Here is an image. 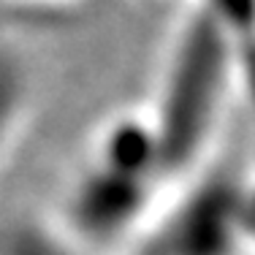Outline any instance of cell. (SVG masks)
<instances>
[{
  "instance_id": "1",
  "label": "cell",
  "mask_w": 255,
  "mask_h": 255,
  "mask_svg": "<svg viewBox=\"0 0 255 255\" xmlns=\"http://www.w3.org/2000/svg\"><path fill=\"white\" fill-rule=\"evenodd\" d=\"M234 98H239L234 44L201 0H190L179 11L157 93L144 106L179 187L204 174V160Z\"/></svg>"
},
{
  "instance_id": "2",
  "label": "cell",
  "mask_w": 255,
  "mask_h": 255,
  "mask_svg": "<svg viewBox=\"0 0 255 255\" xmlns=\"http://www.w3.org/2000/svg\"><path fill=\"white\" fill-rule=\"evenodd\" d=\"M30 112L27 65L14 49L0 46V171L14 152Z\"/></svg>"
},
{
  "instance_id": "3",
  "label": "cell",
  "mask_w": 255,
  "mask_h": 255,
  "mask_svg": "<svg viewBox=\"0 0 255 255\" xmlns=\"http://www.w3.org/2000/svg\"><path fill=\"white\" fill-rule=\"evenodd\" d=\"M0 255H82L57 226H14L0 231Z\"/></svg>"
}]
</instances>
